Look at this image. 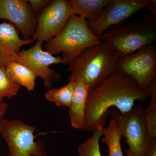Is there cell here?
Segmentation results:
<instances>
[{"label": "cell", "mask_w": 156, "mask_h": 156, "mask_svg": "<svg viewBox=\"0 0 156 156\" xmlns=\"http://www.w3.org/2000/svg\"><path fill=\"white\" fill-rule=\"evenodd\" d=\"M151 100L148 106L144 109V114L149 133L152 139L156 138V80L149 88Z\"/></svg>", "instance_id": "ac0fdd59"}, {"label": "cell", "mask_w": 156, "mask_h": 156, "mask_svg": "<svg viewBox=\"0 0 156 156\" xmlns=\"http://www.w3.org/2000/svg\"><path fill=\"white\" fill-rule=\"evenodd\" d=\"M101 43L89 29L87 20L74 14L59 34L45 45L52 55L62 53L65 64H70L85 50Z\"/></svg>", "instance_id": "277c9868"}, {"label": "cell", "mask_w": 156, "mask_h": 156, "mask_svg": "<svg viewBox=\"0 0 156 156\" xmlns=\"http://www.w3.org/2000/svg\"><path fill=\"white\" fill-rule=\"evenodd\" d=\"M100 39L119 58L135 53L156 41V15L151 14L140 20L113 26Z\"/></svg>", "instance_id": "7a4b0ae2"}, {"label": "cell", "mask_w": 156, "mask_h": 156, "mask_svg": "<svg viewBox=\"0 0 156 156\" xmlns=\"http://www.w3.org/2000/svg\"><path fill=\"white\" fill-rule=\"evenodd\" d=\"M75 87V81H70L59 88L50 89L45 93L46 99L53 102L57 106L69 108L70 106Z\"/></svg>", "instance_id": "e0dca14e"}, {"label": "cell", "mask_w": 156, "mask_h": 156, "mask_svg": "<svg viewBox=\"0 0 156 156\" xmlns=\"http://www.w3.org/2000/svg\"><path fill=\"white\" fill-rule=\"evenodd\" d=\"M74 14L69 1L53 0L36 17L37 28L32 39L48 43L62 30Z\"/></svg>", "instance_id": "ba28073f"}, {"label": "cell", "mask_w": 156, "mask_h": 156, "mask_svg": "<svg viewBox=\"0 0 156 156\" xmlns=\"http://www.w3.org/2000/svg\"><path fill=\"white\" fill-rule=\"evenodd\" d=\"M119 57L104 43L85 50L69 65L68 81L80 79L91 90L116 70Z\"/></svg>", "instance_id": "3957f363"}, {"label": "cell", "mask_w": 156, "mask_h": 156, "mask_svg": "<svg viewBox=\"0 0 156 156\" xmlns=\"http://www.w3.org/2000/svg\"><path fill=\"white\" fill-rule=\"evenodd\" d=\"M20 88V85L8 75L6 68L0 66V102L5 98L11 99L16 96Z\"/></svg>", "instance_id": "d6986e66"}, {"label": "cell", "mask_w": 156, "mask_h": 156, "mask_svg": "<svg viewBox=\"0 0 156 156\" xmlns=\"http://www.w3.org/2000/svg\"><path fill=\"white\" fill-rule=\"evenodd\" d=\"M149 91L142 90L129 76L116 70L89 91L87 98L85 131L91 133L104 127L115 107L123 114L133 108L136 100L145 101Z\"/></svg>", "instance_id": "6da1fadb"}, {"label": "cell", "mask_w": 156, "mask_h": 156, "mask_svg": "<svg viewBox=\"0 0 156 156\" xmlns=\"http://www.w3.org/2000/svg\"><path fill=\"white\" fill-rule=\"evenodd\" d=\"M89 91V87L83 81L80 79L76 80L74 92L69 110L71 125L76 129L85 130V113Z\"/></svg>", "instance_id": "4fadbf2b"}, {"label": "cell", "mask_w": 156, "mask_h": 156, "mask_svg": "<svg viewBox=\"0 0 156 156\" xmlns=\"http://www.w3.org/2000/svg\"><path fill=\"white\" fill-rule=\"evenodd\" d=\"M111 116L117 122L122 136L126 138L128 149L136 156H143L153 139L148 130L143 105H138L123 114L115 110Z\"/></svg>", "instance_id": "8992f818"}, {"label": "cell", "mask_w": 156, "mask_h": 156, "mask_svg": "<svg viewBox=\"0 0 156 156\" xmlns=\"http://www.w3.org/2000/svg\"><path fill=\"white\" fill-rule=\"evenodd\" d=\"M0 20L16 26L23 40L31 39L36 30V17L27 0H0Z\"/></svg>", "instance_id": "8fae6325"}, {"label": "cell", "mask_w": 156, "mask_h": 156, "mask_svg": "<svg viewBox=\"0 0 156 156\" xmlns=\"http://www.w3.org/2000/svg\"><path fill=\"white\" fill-rule=\"evenodd\" d=\"M143 156H156V139H152Z\"/></svg>", "instance_id": "7402d4cb"}, {"label": "cell", "mask_w": 156, "mask_h": 156, "mask_svg": "<svg viewBox=\"0 0 156 156\" xmlns=\"http://www.w3.org/2000/svg\"><path fill=\"white\" fill-rule=\"evenodd\" d=\"M43 42L37 41L35 44L28 50H20L16 62L27 66L37 77L42 79L46 88L50 89L55 82L61 81L59 73L50 68L51 65L65 64L60 56H54L42 50Z\"/></svg>", "instance_id": "30bf717a"}, {"label": "cell", "mask_w": 156, "mask_h": 156, "mask_svg": "<svg viewBox=\"0 0 156 156\" xmlns=\"http://www.w3.org/2000/svg\"><path fill=\"white\" fill-rule=\"evenodd\" d=\"M36 128L19 119L0 121V134L5 141L8 156H47L42 140H35Z\"/></svg>", "instance_id": "5b68a950"}, {"label": "cell", "mask_w": 156, "mask_h": 156, "mask_svg": "<svg viewBox=\"0 0 156 156\" xmlns=\"http://www.w3.org/2000/svg\"><path fill=\"white\" fill-rule=\"evenodd\" d=\"M8 108V105L6 102H4V101L0 102V121L4 118Z\"/></svg>", "instance_id": "603a6c76"}, {"label": "cell", "mask_w": 156, "mask_h": 156, "mask_svg": "<svg viewBox=\"0 0 156 156\" xmlns=\"http://www.w3.org/2000/svg\"><path fill=\"white\" fill-rule=\"evenodd\" d=\"M111 0H69L74 14L87 19L95 20L100 15Z\"/></svg>", "instance_id": "5bb4252c"}, {"label": "cell", "mask_w": 156, "mask_h": 156, "mask_svg": "<svg viewBox=\"0 0 156 156\" xmlns=\"http://www.w3.org/2000/svg\"><path fill=\"white\" fill-rule=\"evenodd\" d=\"M151 0H111L95 20L88 22L89 29L100 38L113 26L126 21L133 14L147 8Z\"/></svg>", "instance_id": "9c48e42d"}, {"label": "cell", "mask_w": 156, "mask_h": 156, "mask_svg": "<svg viewBox=\"0 0 156 156\" xmlns=\"http://www.w3.org/2000/svg\"><path fill=\"white\" fill-rule=\"evenodd\" d=\"M126 152L127 156H136V154L128 149H126Z\"/></svg>", "instance_id": "d4e9b609"}, {"label": "cell", "mask_w": 156, "mask_h": 156, "mask_svg": "<svg viewBox=\"0 0 156 156\" xmlns=\"http://www.w3.org/2000/svg\"><path fill=\"white\" fill-rule=\"evenodd\" d=\"M117 70L130 76L142 90L149 91L156 80V47L150 45L135 53L119 58Z\"/></svg>", "instance_id": "52a82bcc"}, {"label": "cell", "mask_w": 156, "mask_h": 156, "mask_svg": "<svg viewBox=\"0 0 156 156\" xmlns=\"http://www.w3.org/2000/svg\"><path fill=\"white\" fill-rule=\"evenodd\" d=\"M101 136H104L101 141L106 144L108 147V156H124L121 143L122 136L115 119L112 118L107 127L101 129Z\"/></svg>", "instance_id": "2e32d148"}, {"label": "cell", "mask_w": 156, "mask_h": 156, "mask_svg": "<svg viewBox=\"0 0 156 156\" xmlns=\"http://www.w3.org/2000/svg\"><path fill=\"white\" fill-rule=\"evenodd\" d=\"M147 9L151 12V14L156 15V1L151 0V3L149 6L147 7Z\"/></svg>", "instance_id": "cb8c5ba5"}, {"label": "cell", "mask_w": 156, "mask_h": 156, "mask_svg": "<svg viewBox=\"0 0 156 156\" xmlns=\"http://www.w3.org/2000/svg\"><path fill=\"white\" fill-rule=\"evenodd\" d=\"M9 76L28 91H33L35 87L37 77L31 70L16 61L11 62L6 67Z\"/></svg>", "instance_id": "9a60e30c"}, {"label": "cell", "mask_w": 156, "mask_h": 156, "mask_svg": "<svg viewBox=\"0 0 156 156\" xmlns=\"http://www.w3.org/2000/svg\"><path fill=\"white\" fill-rule=\"evenodd\" d=\"M28 2L36 17L53 2L52 0H29Z\"/></svg>", "instance_id": "44dd1931"}, {"label": "cell", "mask_w": 156, "mask_h": 156, "mask_svg": "<svg viewBox=\"0 0 156 156\" xmlns=\"http://www.w3.org/2000/svg\"><path fill=\"white\" fill-rule=\"evenodd\" d=\"M102 128H97L93 131L92 136L79 146L77 148L78 156H102L99 146Z\"/></svg>", "instance_id": "ffe728a7"}, {"label": "cell", "mask_w": 156, "mask_h": 156, "mask_svg": "<svg viewBox=\"0 0 156 156\" xmlns=\"http://www.w3.org/2000/svg\"><path fill=\"white\" fill-rule=\"evenodd\" d=\"M34 41L32 39L23 40L19 37L17 28L12 23L0 24V66L5 67L16 61L20 48Z\"/></svg>", "instance_id": "7c38bea8"}]
</instances>
